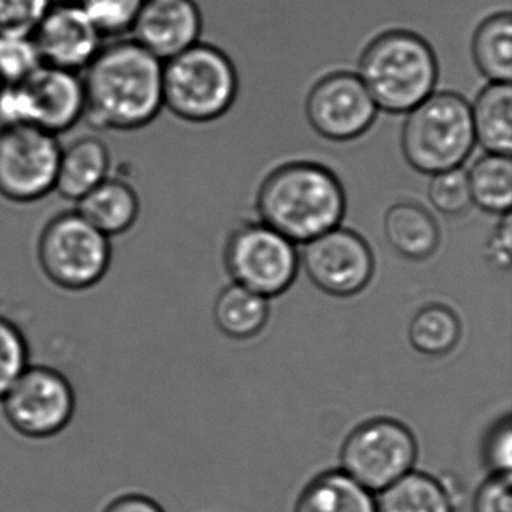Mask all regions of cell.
Here are the masks:
<instances>
[{
  "instance_id": "obj_15",
  "label": "cell",
  "mask_w": 512,
  "mask_h": 512,
  "mask_svg": "<svg viewBox=\"0 0 512 512\" xmlns=\"http://www.w3.org/2000/svg\"><path fill=\"white\" fill-rule=\"evenodd\" d=\"M202 16L194 0H145L130 38L161 62L199 43Z\"/></svg>"
},
{
  "instance_id": "obj_7",
  "label": "cell",
  "mask_w": 512,
  "mask_h": 512,
  "mask_svg": "<svg viewBox=\"0 0 512 512\" xmlns=\"http://www.w3.org/2000/svg\"><path fill=\"white\" fill-rule=\"evenodd\" d=\"M418 445L412 431L391 418L356 427L341 446L343 472L371 493H380L413 469Z\"/></svg>"
},
{
  "instance_id": "obj_33",
  "label": "cell",
  "mask_w": 512,
  "mask_h": 512,
  "mask_svg": "<svg viewBox=\"0 0 512 512\" xmlns=\"http://www.w3.org/2000/svg\"><path fill=\"white\" fill-rule=\"evenodd\" d=\"M511 244V212H508V214L500 215L499 224L485 245V257H487L488 263L499 271H509L511 268Z\"/></svg>"
},
{
  "instance_id": "obj_26",
  "label": "cell",
  "mask_w": 512,
  "mask_h": 512,
  "mask_svg": "<svg viewBox=\"0 0 512 512\" xmlns=\"http://www.w3.org/2000/svg\"><path fill=\"white\" fill-rule=\"evenodd\" d=\"M106 41L128 38L145 0H77Z\"/></svg>"
},
{
  "instance_id": "obj_6",
  "label": "cell",
  "mask_w": 512,
  "mask_h": 512,
  "mask_svg": "<svg viewBox=\"0 0 512 512\" xmlns=\"http://www.w3.org/2000/svg\"><path fill=\"white\" fill-rule=\"evenodd\" d=\"M37 254L44 275L55 286L82 292L106 277L112 242L73 209L50 218L38 239Z\"/></svg>"
},
{
  "instance_id": "obj_32",
  "label": "cell",
  "mask_w": 512,
  "mask_h": 512,
  "mask_svg": "<svg viewBox=\"0 0 512 512\" xmlns=\"http://www.w3.org/2000/svg\"><path fill=\"white\" fill-rule=\"evenodd\" d=\"M484 458L491 473H511L512 430L508 418L497 422L487 436Z\"/></svg>"
},
{
  "instance_id": "obj_13",
  "label": "cell",
  "mask_w": 512,
  "mask_h": 512,
  "mask_svg": "<svg viewBox=\"0 0 512 512\" xmlns=\"http://www.w3.org/2000/svg\"><path fill=\"white\" fill-rule=\"evenodd\" d=\"M44 65L82 74L106 40L77 0H55L34 32Z\"/></svg>"
},
{
  "instance_id": "obj_29",
  "label": "cell",
  "mask_w": 512,
  "mask_h": 512,
  "mask_svg": "<svg viewBox=\"0 0 512 512\" xmlns=\"http://www.w3.org/2000/svg\"><path fill=\"white\" fill-rule=\"evenodd\" d=\"M431 205L449 217H457L469 211L472 203L469 176L461 167L436 173L428 185Z\"/></svg>"
},
{
  "instance_id": "obj_24",
  "label": "cell",
  "mask_w": 512,
  "mask_h": 512,
  "mask_svg": "<svg viewBox=\"0 0 512 512\" xmlns=\"http://www.w3.org/2000/svg\"><path fill=\"white\" fill-rule=\"evenodd\" d=\"M469 176L472 203L490 214L511 212L512 161L505 155L487 154L479 158Z\"/></svg>"
},
{
  "instance_id": "obj_34",
  "label": "cell",
  "mask_w": 512,
  "mask_h": 512,
  "mask_svg": "<svg viewBox=\"0 0 512 512\" xmlns=\"http://www.w3.org/2000/svg\"><path fill=\"white\" fill-rule=\"evenodd\" d=\"M103 512H166L160 503L145 494L128 493L113 499Z\"/></svg>"
},
{
  "instance_id": "obj_5",
  "label": "cell",
  "mask_w": 512,
  "mask_h": 512,
  "mask_svg": "<svg viewBox=\"0 0 512 512\" xmlns=\"http://www.w3.org/2000/svg\"><path fill=\"white\" fill-rule=\"evenodd\" d=\"M238 76L230 59L209 44L197 43L163 62L164 109L188 122H211L232 106Z\"/></svg>"
},
{
  "instance_id": "obj_22",
  "label": "cell",
  "mask_w": 512,
  "mask_h": 512,
  "mask_svg": "<svg viewBox=\"0 0 512 512\" xmlns=\"http://www.w3.org/2000/svg\"><path fill=\"white\" fill-rule=\"evenodd\" d=\"M472 53L479 73L490 83H511V14H494L485 19L473 35Z\"/></svg>"
},
{
  "instance_id": "obj_20",
  "label": "cell",
  "mask_w": 512,
  "mask_h": 512,
  "mask_svg": "<svg viewBox=\"0 0 512 512\" xmlns=\"http://www.w3.org/2000/svg\"><path fill=\"white\" fill-rule=\"evenodd\" d=\"M470 110H472L475 142L479 143L487 154L511 157V83H490L485 86Z\"/></svg>"
},
{
  "instance_id": "obj_21",
  "label": "cell",
  "mask_w": 512,
  "mask_h": 512,
  "mask_svg": "<svg viewBox=\"0 0 512 512\" xmlns=\"http://www.w3.org/2000/svg\"><path fill=\"white\" fill-rule=\"evenodd\" d=\"M295 512H377V505L373 493L343 470H329L304 488Z\"/></svg>"
},
{
  "instance_id": "obj_18",
  "label": "cell",
  "mask_w": 512,
  "mask_h": 512,
  "mask_svg": "<svg viewBox=\"0 0 512 512\" xmlns=\"http://www.w3.org/2000/svg\"><path fill=\"white\" fill-rule=\"evenodd\" d=\"M455 497L445 479L410 470L380 491L377 512H455Z\"/></svg>"
},
{
  "instance_id": "obj_17",
  "label": "cell",
  "mask_w": 512,
  "mask_h": 512,
  "mask_svg": "<svg viewBox=\"0 0 512 512\" xmlns=\"http://www.w3.org/2000/svg\"><path fill=\"white\" fill-rule=\"evenodd\" d=\"M76 205V211L110 239L133 229L140 215V197L136 188L113 175Z\"/></svg>"
},
{
  "instance_id": "obj_12",
  "label": "cell",
  "mask_w": 512,
  "mask_h": 512,
  "mask_svg": "<svg viewBox=\"0 0 512 512\" xmlns=\"http://www.w3.org/2000/svg\"><path fill=\"white\" fill-rule=\"evenodd\" d=\"M376 115V103L356 74H329L308 95V121L320 136L335 142L361 136Z\"/></svg>"
},
{
  "instance_id": "obj_14",
  "label": "cell",
  "mask_w": 512,
  "mask_h": 512,
  "mask_svg": "<svg viewBox=\"0 0 512 512\" xmlns=\"http://www.w3.org/2000/svg\"><path fill=\"white\" fill-rule=\"evenodd\" d=\"M22 85L31 104L34 127L59 137L85 119L82 74L43 65Z\"/></svg>"
},
{
  "instance_id": "obj_31",
  "label": "cell",
  "mask_w": 512,
  "mask_h": 512,
  "mask_svg": "<svg viewBox=\"0 0 512 512\" xmlns=\"http://www.w3.org/2000/svg\"><path fill=\"white\" fill-rule=\"evenodd\" d=\"M473 512H512L511 473H491L476 491Z\"/></svg>"
},
{
  "instance_id": "obj_4",
  "label": "cell",
  "mask_w": 512,
  "mask_h": 512,
  "mask_svg": "<svg viewBox=\"0 0 512 512\" xmlns=\"http://www.w3.org/2000/svg\"><path fill=\"white\" fill-rule=\"evenodd\" d=\"M475 143L472 110L452 92L431 94L410 110L401 134L407 163L431 176L461 167Z\"/></svg>"
},
{
  "instance_id": "obj_1",
  "label": "cell",
  "mask_w": 512,
  "mask_h": 512,
  "mask_svg": "<svg viewBox=\"0 0 512 512\" xmlns=\"http://www.w3.org/2000/svg\"><path fill=\"white\" fill-rule=\"evenodd\" d=\"M82 79L85 119L94 130L139 131L164 109L163 62L133 38L106 41Z\"/></svg>"
},
{
  "instance_id": "obj_23",
  "label": "cell",
  "mask_w": 512,
  "mask_h": 512,
  "mask_svg": "<svg viewBox=\"0 0 512 512\" xmlns=\"http://www.w3.org/2000/svg\"><path fill=\"white\" fill-rule=\"evenodd\" d=\"M269 299L239 284L226 287L215 301L214 319L227 337L247 340L265 328Z\"/></svg>"
},
{
  "instance_id": "obj_10",
  "label": "cell",
  "mask_w": 512,
  "mask_h": 512,
  "mask_svg": "<svg viewBox=\"0 0 512 512\" xmlns=\"http://www.w3.org/2000/svg\"><path fill=\"white\" fill-rule=\"evenodd\" d=\"M62 145L37 127L0 130V196L13 203H35L55 193Z\"/></svg>"
},
{
  "instance_id": "obj_2",
  "label": "cell",
  "mask_w": 512,
  "mask_h": 512,
  "mask_svg": "<svg viewBox=\"0 0 512 512\" xmlns=\"http://www.w3.org/2000/svg\"><path fill=\"white\" fill-rule=\"evenodd\" d=\"M257 209L263 224L293 244H307L340 226L346 212V194L337 176L326 167L286 164L263 182Z\"/></svg>"
},
{
  "instance_id": "obj_9",
  "label": "cell",
  "mask_w": 512,
  "mask_h": 512,
  "mask_svg": "<svg viewBox=\"0 0 512 512\" xmlns=\"http://www.w3.org/2000/svg\"><path fill=\"white\" fill-rule=\"evenodd\" d=\"M224 262L235 284L268 299L286 292L299 268L295 244L263 223L236 229L227 241Z\"/></svg>"
},
{
  "instance_id": "obj_25",
  "label": "cell",
  "mask_w": 512,
  "mask_h": 512,
  "mask_svg": "<svg viewBox=\"0 0 512 512\" xmlns=\"http://www.w3.org/2000/svg\"><path fill=\"white\" fill-rule=\"evenodd\" d=\"M461 337V325L454 311L443 305H430L413 316L409 341L425 356H443L454 350Z\"/></svg>"
},
{
  "instance_id": "obj_19",
  "label": "cell",
  "mask_w": 512,
  "mask_h": 512,
  "mask_svg": "<svg viewBox=\"0 0 512 512\" xmlns=\"http://www.w3.org/2000/svg\"><path fill=\"white\" fill-rule=\"evenodd\" d=\"M383 230L400 256L424 260L439 247L440 232L433 215L415 203H397L386 212Z\"/></svg>"
},
{
  "instance_id": "obj_3",
  "label": "cell",
  "mask_w": 512,
  "mask_h": 512,
  "mask_svg": "<svg viewBox=\"0 0 512 512\" xmlns=\"http://www.w3.org/2000/svg\"><path fill=\"white\" fill-rule=\"evenodd\" d=\"M359 79L377 109L409 113L436 88V56L418 35L388 32L365 49L359 62Z\"/></svg>"
},
{
  "instance_id": "obj_27",
  "label": "cell",
  "mask_w": 512,
  "mask_h": 512,
  "mask_svg": "<svg viewBox=\"0 0 512 512\" xmlns=\"http://www.w3.org/2000/svg\"><path fill=\"white\" fill-rule=\"evenodd\" d=\"M34 35L0 34V85H17L43 67Z\"/></svg>"
},
{
  "instance_id": "obj_16",
  "label": "cell",
  "mask_w": 512,
  "mask_h": 512,
  "mask_svg": "<svg viewBox=\"0 0 512 512\" xmlns=\"http://www.w3.org/2000/svg\"><path fill=\"white\" fill-rule=\"evenodd\" d=\"M112 175V152L97 136H83L62 146L55 193L77 203Z\"/></svg>"
},
{
  "instance_id": "obj_30",
  "label": "cell",
  "mask_w": 512,
  "mask_h": 512,
  "mask_svg": "<svg viewBox=\"0 0 512 512\" xmlns=\"http://www.w3.org/2000/svg\"><path fill=\"white\" fill-rule=\"evenodd\" d=\"M55 0H0V34L34 35Z\"/></svg>"
},
{
  "instance_id": "obj_28",
  "label": "cell",
  "mask_w": 512,
  "mask_h": 512,
  "mask_svg": "<svg viewBox=\"0 0 512 512\" xmlns=\"http://www.w3.org/2000/svg\"><path fill=\"white\" fill-rule=\"evenodd\" d=\"M31 365V349L19 325L0 314V400Z\"/></svg>"
},
{
  "instance_id": "obj_11",
  "label": "cell",
  "mask_w": 512,
  "mask_h": 512,
  "mask_svg": "<svg viewBox=\"0 0 512 512\" xmlns=\"http://www.w3.org/2000/svg\"><path fill=\"white\" fill-rule=\"evenodd\" d=\"M301 262L311 283L337 298L358 295L374 274L370 245L358 233L340 226L307 242Z\"/></svg>"
},
{
  "instance_id": "obj_8",
  "label": "cell",
  "mask_w": 512,
  "mask_h": 512,
  "mask_svg": "<svg viewBox=\"0 0 512 512\" xmlns=\"http://www.w3.org/2000/svg\"><path fill=\"white\" fill-rule=\"evenodd\" d=\"M10 427L20 436L41 440L58 436L73 421L76 391L61 371L29 365L0 400Z\"/></svg>"
}]
</instances>
